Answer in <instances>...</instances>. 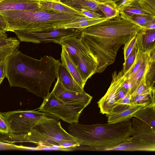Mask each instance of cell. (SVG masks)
Returning <instances> with one entry per match:
<instances>
[{
    "label": "cell",
    "instance_id": "cell-18",
    "mask_svg": "<svg viewBox=\"0 0 155 155\" xmlns=\"http://www.w3.org/2000/svg\"><path fill=\"white\" fill-rule=\"evenodd\" d=\"M148 105H131L124 109L112 112L106 116L107 122L115 123L131 119L136 112Z\"/></svg>",
    "mask_w": 155,
    "mask_h": 155
},
{
    "label": "cell",
    "instance_id": "cell-43",
    "mask_svg": "<svg viewBox=\"0 0 155 155\" xmlns=\"http://www.w3.org/2000/svg\"><path fill=\"white\" fill-rule=\"evenodd\" d=\"M97 0L98 1H99V2H103V1H107V0H111L115 3H116L117 2L119 1H121V0Z\"/></svg>",
    "mask_w": 155,
    "mask_h": 155
},
{
    "label": "cell",
    "instance_id": "cell-4",
    "mask_svg": "<svg viewBox=\"0 0 155 155\" xmlns=\"http://www.w3.org/2000/svg\"><path fill=\"white\" fill-rule=\"evenodd\" d=\"M1 12L8 25V31L18 30L27 32L53 29L78 18L79 15L63 14L41 8L11 10Z\"/></svg>",
    "mask_w": 155,
    "mask_h": 155
},
{
    "label": "cell",
    "instance_id": "cell-21",
    "mask_svg": "<svg viewBox=\"0 0 155 155\" xmlns=\"http://www.w3.org/2000/svg\"><path fill=\"white\" fill-rule=\"evenodd\" d=\"M39 5L40 8L44 9L63 14L85 17L80 11L74 9L61 2L40 0Z\"/></svg>",
    "mask_w": 155,
    "mask_h": 155
},
{
    "label": "cell",
    "instance_id": "cell-30",
    "mask_svg": "<svg viewBox=\"0 0 155 155\" xmlns=\"http://www.w3.org/2000/svg\"><path fill=\"white\" fill-rule=\"evenodd\" d=\"M130 19L144 28L150 23L155 21V16L151 15H137L133 16Z\"/></svg>",
    "mask_w": 155,
    "mask_h": 155
},
{
    "label": "cell",
    "instance_id": "cell-9",
    "mask_svg": "<svg viewBox=\"0 0 155 155\" xmlns=\"http://www.w3.org/2000/svg\"><path fill=\"white\" fill-rule=\"evenodd\" d=\"M125 81L122 70L114 71L112 74V80L107 91L97 103L100 113L109 114L116 107L117 91Z\"/></svg>",
    "mask_w": 155,
    "mask_h": 155
},
{
    "label": "cell",
    "instance_id": "cell-23",
    "mask_svg": "<svg viewBox=\"0 0 155 155\" xmlns=\"http://www.w3.org/2000/svg\"><path fill=\"white\" fill-rule=\"evenodd\" d=\"M110 19L104 17L97 19L83 17L73 20L69 23L60 26L58 28H74L82 31L88 27Z\"/></svg>",
    "mask_w": 155,
    "mask_h": 155
},
{
    "label": "cell",
    "instance_id": "cell-20",
    "mask_svg": "<svg viewBox=\"0 0 155 155\" xmlns=\"http://www.w3.org/2000/svg\"><path fill=\"white\" fill-rule=\"evenodd\" d=\"M58 74L57 79L66 89L78 93L85 92L61 62L59 65Z\"/></svg>",
    "mask_w": 155,
    "mask_h": 155
},
{
    "label": "cell",
    "instance_id": "cell-41",
    "mask_svg": "<svg viewBox=\"0 0 155 155\" xmlns=\"http://www.w3.org/2000/svg\"><path fill=\"white\" fill-rule=\"evenodd\" d=\"M150 63L155 62V47L147 51Z\"/></svg>",
    "mask_w": 155,
    "mask_h": 155
},
{
    "label": "cell",
    "instance_id": "cell-16",
    "mask_svg": "<svg viewBox=\"0 0 155 155\" xmlns=\"http://www.w3.org/2000/svg\"><path fill=\"white\" fill-rule=\"evenodd\" d=\"M150 65L148 56L146 52L143 61L137 71L131 77L126 79L124 84L127 89V93L132 94L135 91L143 76L147 73Z\"/></svg>",
    "mask_w": 155,
    "mask_h": 155
},
{
    "label": "cell",
    "instance_id": "cell-10",
    "mask_svg": "<svg viewBox=\"0 0 155 155\" xmlns=\"http://www.w3.org/2000/svg\"><path fill=\"white\" fill-rule=\"evenodd\" d=\"M51 92L64 103L81 105L86 107L91 103L93 98L85 91L78 93L66 89L58 79Z\"/></svg>",
    "mask_w": 155,
    "mask_h": 155
},
{
    "label": "cell",
    "instance_id": "cell-39",
    "mask_svg": "<svg viewBox=\"0 0 155 155\" xmlns=\"http://www.w3.org/2000/svg\"><path fill=\"white\" fill-rule=\"evenodd\" d=\"M6 59L0 62V86L4 79L6 77Z\"/></svg>",
    "mask_w": 155,
    "mask_h": 155
},
{
    "label": "cell",
    "instance_id": "cell-27",
    "mask_svg": "<svg viewBox=\"0 0 155 155\" xmlns=\"http://www.w3.org/2000/svg\"><path fill=\"white\" fill-rule=\"evenodd\" d=\"M155 88H149L140 94L131 97L130 105H148L155 103Z\"/></svg>",
    "mask_w": 155,
    "mask_h": 155
},
{
    "label": "cell",
    "instance_id": "cell-38",
    "mask_svg": "<svg viewBox=\"0 0 155 155\" xmlns=\"http://www.w3.org/2000/svg\"><path fill=\"white\" fill-rule=\"evenodd\" d=\"M80 11L85 17L91 19H97L104 17L101 14L88 10L81 9Z\"/></svg>",
    "mask_w": 155,
    "mask_h": 155
},
{
    "label": "cell",
    "instance_id": "cell-24",
    "mask_svg": "<svg viewBox=\"0 0 155 155\" xmlns=\"http://www.w3.org/2000/svg\"><path fill=\"white\" fill-rule=\"evenodd\" d=\"M61 2L77 10L81 9L99 13L98 1L97 0H61Z\"/></svg>",
    "mask_w": 155,
    "mask_h": 155
},
{
    "label": "cell",
    "instance_id": "cell-3",
    "mask_svg": "<svg viewBox=\"0 0 155 155\" xmlns=\"http://www.w3.org/2000/svg\"><path fill=\"white\" fill-rule=\"evenodd\" d=\"M68 130L80 146H87L92 150L105 151L130 138L131 119L115 123L90 125L73 123L70 124Z\"/></svg>",
    "mask_w": 155,
    "mask_h": 155
},
{
    "label": "cell",
    "instance_id": "cell-37",
    "mask_svg": "<svg viewBox=\"0 0 155 155\" xmlns=\"http://www.w3.org/2000/svg\"><path fill=\"white\" fill-rule=\"evenodd\" d=\"M9 126L1 112L0 111V133L2 134H6L10 133Z\"/></svg>",
    "mask_w": 155,
    "mask_h": 155
},
{
    "label": "cell",
    "instance_id": "cell-42",
    "mask_svg": "<svg viewBox=\"0 0 155 155\" xmlns=\"http://www.w3.org/2000/svg\"><path fill=\"white\" fill-rule=\"evenodd\" d=\"M143 29L145 30L155 29V21H153L150 23L145 28Z\"/></svg>",
    "mask_w": 155,
    "mask_h": 155
},
{
    "label": "cell",
    "instance_id": "cell-40",
    "mask_svg": "<svg viewBox=\"0 0 155 155\" xmlns=\"http://www.w3.org/2000/svg\"><path fill=\"white\" fill-rule=\"evenodd\" d=\"M8 25L3 15L0 12V30L6 32L8 31Z\"/></svg>",
    "mask_w": 155,
    "mask_h": 155
},
{
    "label": "cell",
    "instance_id": "cell-32",
    "mask_svg": "<svg viewBox=\"0 0 155 155\" xmlns=\"http://www.w3.org/2000/svg\"><path fill=\"white\" fill-rule=\"evenodd\" d=\"M137 35L130 39L124 45V61L127 59L128 56L136 47L137 41Z\"/></svg>",
    "mask_w": 155,
    "mask_h": 155
},
{
    "label": "cell",
    "instance_id": "cell-8",
    "mask_svg": "<svg viewBox=\"0 0 155 155\" xmlns=\"http://www.w3.org/2000/svg\"><path fill=\"white\" fill-rule=\"evenodd\" d=\"M34 128L57 143L62 140H77L62 128L58 120L47 116L40 120Z\"/></svg>",
    "mask_w": 155,
    "mask_h": 155
},
{
    "label": "cell",
    "instance_id": "cell-33",
    "mask_svg": "<svg viewBox=\"0 0 155 155\" xmlns=\"http://www.w3.org/2000/svg\"><path fill=\"white\" fill-rule=\"evenodd\" d=\"M155 63H150V65L146 77V83L149 87L155 88Z\"/></svg>",
    "mask_w": 155,
    "mask_h": 155
},
{
    "label": "cell",
    "instance_id": "cell-22",
    "mask_svg": "<svg viewBox=\"0 0 155 155\" xmlns=\"http://www.w3.org/2000/svg\"><path fill=\"white\" fill-rule=\"evenodd\" d=\"M61 56L62 64L69 72L76 81L84 89L85 84L79 72L77 66L72 61L65 49L62 46Z\"/></svg>",
    "mask_w": 155,
    "mask_h": 155
},
{
    "label": "cell",
    "instance_id": "cell-14",
    "mask_svg": "<svg viewBox=\"0 0 155 155\" xmlns=\"http://www.w3.org/2000/svg\"><path fill=\"white\" fill-rule=\"evenodd\" d=\"M77 66L84 84L97 73V63L88 50L81 56Z\"/></svg>",
    "mask_w": 155,
    "mask_h": 155
},
{
    "label": "cell",
    "instance_id": "cell-46",
    "mask_svg": "<svg viewBox=\"0 0 155 155\" xmlns=\"http://www.w3.org/2000/svg\"><path fill=\"white\" fill-rule=\"evenodd\" d=\"M61 0H54V1L56 2H60Z\"/></svg>",
    "mask_w": 155,
    "mask_h": 155
},
{
    "label": "cell",
    "instance_id": "cell-36",
    "mask_svg": "<svg viewBox=\"0 0 155 155\" xmlns=\"http://www.w3.org/2000/svg\"><path fill=\"white\" fill-rule=\"evenodd\" d=\"M60 147L62 148L71 150L73 148H75L80 146L79 143L76 140H62L58 143Z\"/></svg>",
    "mask_w": 155,
    "mask_h": 155
},
{
    "label": "cell",
    "instance_id": "cell-19",
    "mask_svg": "<svg viewBox=\"0 0 155 155\" xmlns=\"http://www.w3.org/2000/svg\"><path fill=\"white\" fill-rule=\"evenodd\" d=\"M136 47L143 52H147L155 47V29L142 28L137 33Z\"/></svg>",
    "mask_w": 155,
    "mask_h": 155
},
{
    "label": "cell",
    "instance_id": "cell-35",
    "mask_svg": "<svg viewBox=\"0 0 155 155\" xmlns=\"http://www.w3.org/2000/svg\"><path fill=\"white\" fill-rule=\"evenodd\" d=\"M147 73L143 76L137 88L132 94V97H135L140 94L149 88L150 87L148 86L146 83V77Z\"/></svg>",
    "mask_w": 155,
    "mask_h": 155
},
{
    "label": "cell",
    "instance_id": "cell-45",
    "mask_svg": "<svg viewBox=\"0 0 155 155\" xmlns=\"http://www.w3.org/2000/svg\"><path fill=\"white\" fill-rule=\"evenodd\" d=\"M42 1H54V0H40Z\"/></svg>",
    "mask_w": 155,
    "mask_h": 155
},
{
    "label": "cell",
    "instance_id": "cell-17",
    "mask_svg": "<svg viewBox=\"0 0 155 155\" xmlns=\"http://www.w3.org/2000/svg\"><path fill=\"white\" fill-rule=\"evenodd\" d=\"M6 32L0 30V62L18 50L20 45L19 40L8 38Z\"/></svg>",
    "mask_w": 155,
    "mask_h": 155
},
{
    "label": "cell",
    "instance_id": "cell-31",
    "mask_svg": "<svg viewBox=\"0 0 155 155\" xmlns=\"http://www.w3.org/2000/svg\"><path fill=\"white\" fill-rule=\"evenodd\" d=\"M136 2L142 9L150 15L155 16V0H141Z\"/></svg>",
    "mask_w": 155,
    "mask_h": 155
},
{
    "label": "cell",
    "instance_id": "cell-5",
    "mask_svg": "<svg viewBox=\"0 0 155 155\" xmlns=\"http://www.w3.org/2000/svg\"><path fill=\"white\" fill-rule=\"evenodd\" d=\"M43 98L39 111L52 115L69 124L78 123L81 114L86 107L64 103L51 92Z\"/></svg>",
    "mask_w": 155,
    "mask_h": 155
},
{
    "label": "cell",
    "instance_id": "cell-6",
    "mask_svg": "<svg viewBox=\"0 0 155 155\" xmlns=\"http://www.w3.org/2000/svg\"><path fill=\"white\" fill-rule=\"evenodd\" d=\"M10 130L9 134L25 135L46 117L45 113L35 110H17L2 112Z\"/></svg>",
    "mask_w": 155,
    "mask_h": 155
},
{
    "label": "cell",
    "instance_id": "cell-28",
    "mask_svg": "<svg viewBox=\"0 0 155 155\" xmlns=\"http://www.w3.org/2000/svg\"><path fill=\"white\" fill-rule=\"evenodd\" d=\"M119 10L120 17L122 18L130 19L133 16L137 15H151L142 9L138 4L134 2H132L130 5Z\"/></svg>",
    "mask_w": 155,
    "mask_h": 155
},
{
    "label": "cell",
    "instance_id": "cell-47",
    "mask_svg": "<svg viewBox=\"0 0 155 155\" xmlns=\"http://www.w3.org/2000/svg\"><path fill=\"white\" fill-rule=\"evenodd\" d=\"M1 0H0V1H1Z\"/></svg>",
    "mask_w": 155,
    "mask_h": 155
},
{
    "label": "cell",
    "instance_id": "cell-34",
    "mask_svg": "<svg viewBox=\"0 0 155 155\" xmlns=\"http://www.w3.org/2000/svg\"><path fill=\"white\" fill-rule=\"evenodd\" d=\"M137 51L136 47L134 49L132 52L128 56L127 59L124 61L123 64L122 71L125 74L129 69L135 60Z\"/></svg>",
    "mask_w": 155,
    "mask_h": 155
},
{
    "label": "cell",
    "instance_id": "cell-26",
    "mask_svg": "<svg viewBox=\"0 0 155 155\" xmlns=\"http://www.w3.org/2000/svg\"><path fill=\"white\" fill-rule=\"evenodd\" d=\"M97 6L105 18L111 19L120 15V11L116 3L112 1H98Z\"/></svg>",
    "mask_w": 155,
    "mask_h": 155
},
{
    "label": "cell",
    "instance_id": "cell-15",
    "mask_svg": "<svg viewBox=\"0 0 155 155\" xmlns=\"http://www.w3.org/2000/svg\"><path fill=\"white\" fill-rule=\"evenodd\" d=\"M40 0H1L0 12L40 9Z\"/></svg>",
    "mask_w": 155,
    "mask_h": 155
},
{
    "label": "cell",
    "instance_id": "cell-25",
    "mask_svg": "<svg viewBox=\"0 0 155 155\" xmlns=\"http://www.w3.org/2000/svg\"><path fill=\"white\" fill-rule=\"evenodd\" d=\"M136 117L155 130V103H152L136 112Z\"/></svg>",
    "mask_w": 155,
    "mask_h": 155
},
{
    "label": "cell",
    "instance_id": "cell-13",
    "mask_svg": "<svg viewBox=\"0 0 155 155\" xmlns=\"http://www.w3.org/2000/svg\"><path fill=\"white\" fill-rule=\"evenodd\" d=\"M145 151L154 152L155 142L130 138L117 145L107 149L105 151Z\"/></svg>",
    "mask_w": 155,
    "mask_h": 155
},
{
    "label": "cell",
    "instance_id": "cell-12",
    "mask_svg": "<svg viewBox=\"0 0 155 155\" xmlns=\"http://www.w3.org/2000/svg\"><path fill=\"white\" fill-rule=\"evenodd\" d=\"M130 138L155 142V130L138 118H131Z\"/></svg>",
    "mask_w": 155,
    "mask_h": 155
},
{
    "label": "cell",
    "instance_id": "cell-11",
    "mask_svg": "<svg viewBox=\"0 0 155 155\" xmlns=\"http://www.w3.org/2000/svg\"><path fill=\"white\" fill-rule=\"evenodd\" d=\"M79 36H72L67 37L61 39L57 43L64 48L72 61L76 66L78 65L81 56L88 50Z\"/></svg>",
    "mask_w": 155,
    "mask_h": 155
},
{
    "label": "cell",
    "instance_id": "cell-2",
    "mask_svg": "<svg viewBox=\"0 0 155 155\" xmlns=\"http://www.w3.org/2000/svg\"><path fill=\"white\" fill-rule=\"evenodd\" d=\"M51 56H44L38 60L18 50L6 59V77L10 87L24 88L44 98L58 77L60 63Z\"/></svg>",
    "mask_w": 155,
    "mask_h": 155
},
{
    "label": "cell",
    "instance_id": "cell-44",
    "mask_svg": "<svg viewBox=\"0 0 155 155\" xmlns=\"http://www.w3.org/2000/svg\"><path fill=\"white\" fill-rule=\"evenodd\" d=\"M141 0H131L132 2H138Z\"/></svg>",
    "mask_w": 155,
    "mask_h": 155
},
{
    "label": "cell",
    "instance_id": "cell-7",
    "mask_svg": "<svg viewBox=\"0 0 155 155\" xmlns=\"http://www.w3.org/2000/svg\"><path fill=\"white\" fill-rule=\"evenodd\" d=\"M17 35L20 41L38 44L53 42L57 44L61 39L69 36H79L81 31L74 28H58L53 29L31 32L19 30L12 31Z\"/></svg>",
    "mask_w": 155,
    "mask_h": 155
},
{
    "label": "cell",
    "instance_id": "cell-29",
    "mask_svg": "<svg viewBox=\"0 0 155 155\" xmlns=\"http://www.w3.org/2000/svg\"><path fill=\"white\" fill-rule=\"evenodd\" d=\"M146 52H143L137 49V53L134 62L128 71L124 74L125 80L131 77L139 69L142 63Z\"/></svg>",
    "mask_w": 155,
    "mask_h": 155
},
{
    "label": "cell",
    "instance_id": "cell-1",
    "mask_svg": "<svg viewBox=\"0 0 155 155\" xmlns=\"http://www.w3.org/2000/svg\"><path fill=\"white\" fill-rule=\"evenodd\" d=\"M114 18L85 28L79 36L97 63V73L113 63L120 47L142 28L130 19Z\"/></svg>",
    "mask_w": 155,
    "mask_h": 155
}]
</instances>
